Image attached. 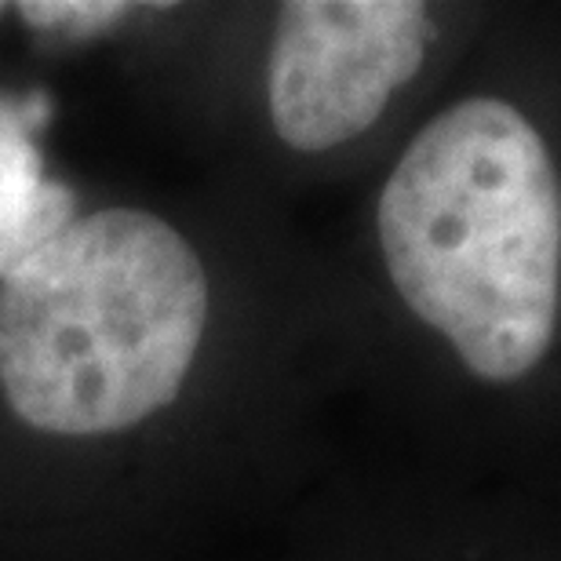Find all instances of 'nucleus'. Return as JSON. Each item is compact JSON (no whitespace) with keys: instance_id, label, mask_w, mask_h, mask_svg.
Returning a JSON list of instances; mask_svg holds the SVG:
<instances>
[{"instance_id":"1","label":"nucleus","mask_w":561,"mask_h":561,"mask_svg":"<svg viewBox=\"0 0 561 561\" xmlns=\"http://www.w3.org/2000/svg\"><path fill=\"white\" fill-rule=\"evenodd\" d=\"M376 233L390 285L481 383H518L551 354L561 310V175L518 106L442 110L387 175Z\"/></svg>"},{"instance_id":"2","label":"nucleus","mask_w":561,"mask_h":561,"mask_svg":"<svg viewBox=\"0 0 561 561\" xmlns=\"http://www.w3.org/2000/svg\"><path fill=\"white\" fill-rule=\"evenodd\" d=\"M205 324L208 274L172 222L77 216L0 277V390L33 431H128L179 398Z\"/></svg>"},{"instance_id":"3","label":"nucleus","mask_w":561,"mask_h":561,"mask_svg":"<svg viewBox=\"0 0 561 561\" xmlns=\"http://www.w3.org/2000/svg\"><path fill=\"white\" fill-rule=\"evenodd\" d=\"M416 0H291L277 11L266 59V110L277 139L324 153L383 117L434 44Z\"/></svg>"},{"instance_id":"4","label":"nucleus","mask_w":561,"mask_h":561,"mask_svg":"<svg viewBox=\"0 0 561 561\" xmlns=\"http://www.w3.org/2000/svg\"><path fill=\"white\" fill-rule=\"evenodd\" d=\"M48 117V103L0 99V277L48 244L77 219V194L44 175L33 128Z\"/></svg>"},{"instance_id":"5","label":"nucleus","mask_w":561,"mask_h":561,"mask_svg":"<svg viewBox=\"0 0 561 561\" xmlns=\"http://www.w3.org/2000/svg\"><path fill=\"white\" fill-rule=\"evenodd\" d=\"M131 11V4H81V0H59V4H19V15L37 30L62 33H99L114 26Z\"/></svg>"}]
</instances>
